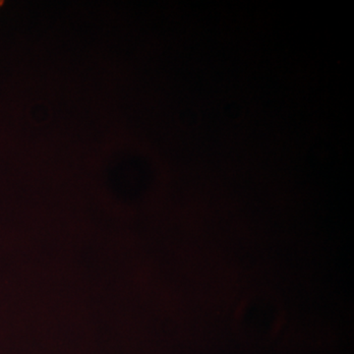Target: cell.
Masks as SVG:
<instances>
[{
    "label": "cell",
    "mask_w": 354,
    "mask_h": 354,
    "mask_svg": "<svg viewBox=\"0 0 354 354\" xmlns=\"http://www.w3.org/2000/svg\"><path fill=\"white\" fill-rule=\"evenodd\" d=\"M4 1L3 0H0V8H1L2 6H3Z\"/></svg>",
    "instance_id": "6da1fadb"
}]
</instances>
